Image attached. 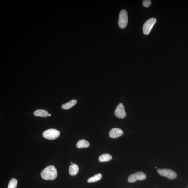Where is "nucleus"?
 I'll use <instances>...</instances> for the list:
<instances>
[{
    "mask_svg": "<svg viewBox=\"0 0 188 188\" xmlns=\"http://www.w3.org/2000/svg\"><path fill=\"white\" fill-rule=\"evenodd\" d=\"M57 171L54 165L48 166L42 170L41 173L42 177L46 180H53L57 177Z\"/></svg>",
    "mask_w": 188,
    "mask_h": 188,
    "instance_id": "f257e3e1",
    "label": "nucleus"
},
{
    "mask_svg": "<svg viewBox=\"0 0 188 188\" xmlns=\"http://www.w3.org/2000/svg\"><path fill=\"white\" fill-rule=\"evenodd\" d=\"M60 132L57 130L51 129L45 130L43 133L44 138L49 140H54L58 137Z\"/></svg>",
    "mask_w": 188,
    "mask_h": 188,
    "instance_id": "f03ea898",
    "label": "nucleus"
},
{
    "mask_svg": "<svg viewBox=\"0 0 188 188\" xmlns=\"http://www.w3.org/2000/svg\"><path fill=\"white\" fill-rule=\"evenodd\" d=\"M128 23V17L127 11L122 10L119 13L118 20V25L121 28H125Z\"/></svg>",
    "mask_w": 188,
    "mask_h": 188,
    "instance_id": "7ed1b4c3",
    "label": "nucleus"
},
{
    "mask_svg": "<svg viewBox=\"0 0 188 188\" xmlns=\"http://www.w3.org/2000/svg\"><path fill=\"white\" fill-rule=\"evenodd\" d=\"M158 173L161 176L166 177L170 180H173L177 177V174L175 172L171 169H158L157 170Z\"/></svg>",
    "mask_w": 188,
    "mask_h": 188,
    "instance_id": "20e7f679",
    "label": "nucleus"
},
{
    "mask_svg": "<svg viewBox=\"0 0 188 188\" xmlns=\"http://www.w3.org/2000/svg\"><path fill=\"white\" fill-rule=\"evenodd\" d=\"M156 22V20L154 18L150 19L146 21L143 26V34L146 35H149Z\"/></svg>",
    "mask_w": 188,
    "mask_h": 188,
    "instance_id": "39448f33",
    "label": "nucleus"
},
{
    "mask_svg": "<svg viewBox=\"0 0 188 188\" xmlns=\"http://www.w3.org/2000/svg\"><path fill=\"white\" fill-rule=\"evenodd\" d=\"M146 178V176L143 172H138L134 174H131L128 177V181L129 183H134L137 180H144Z\"/></svg>",
    "mask_w": 188,
    "mask_h": 188,
    "instance_id": "423d86ee",
    "label": "nucleus"
},
{
    "mask_svg": "<svg viewBox=\"0 0 188 188\" xmlns=\"http://www.w3.org/2000/svg\"><path fill=\"white\" fill-rule=\"evenodd\" d=\"M115 115L118 118L123 119L125 118L126 113L122 103H119L117 106L115 111Z\"/></svg>",
    "mask_w": 188,
    "mask_h": 188,
    "instance_id": "0eeeda50",
    "label": "nucleus"
},
{
    "mask_svg": "<svg viewBox=\"0 0 188 188\" xmlns=\"http://www.w3.org/2000/svg\"><path fill=\"white\" fill-rule=\"evenodd\" d=\"M123 132L122 130L117 128H113L110 130L109 136L110 138H116L122 136Z\"/></svg>",
    "mask_w": 188,
    "mask_h": 188,
    "instance_id": "6e6552de",
    "label": "nucleus"
},
{
    "mask_svg": "<svg viewBox=\"0 0 188 188\" xmlns=\"http://www.w3.org/2000/svg\"><path fill=\"white\" fill-rule=\"evenodd\" d=\"M79 170L78 166L75 164H72L69 167V173L71 176L76 175L78 173Z\"/></svg>",
    "mask_w": 188,
    "mask_h": 188,
    "instance_id": "1a4fd4ad",
    "label": "nucleus"
},
{
    "mask_svg": "<svg viewBox=\"0 0 188 188\" xmlns=\"http://www.w3.org/2000/svg\"><path fill=\"white\" fill-rule=\"evenodd\" d=\"M34 114L35 116L42 117H47L49 114L47 111L42 109L37 110L34 112Z\"/></svg>",
    "mask_w": 188,
    "mask_h": 188,
    "instance_id": "9d476101",
    "label": "nucleus"
},
{
    "mask_svg": "<svg viewBox=\"0 0 188 188\" xmlns=\"http://www.w3.org/2000/svg\"><path fill=\"white\" fill-rule=\"evenodd\" d=\"M90 146V143L87 140L82 139L77 143L76 146L78 148H87Z\"/></svg>",
    "mask_w": 188,
    "mask_h": 188,
    "instance_id": "9b49d317",
    "label": "nucleus"
},
{
    "mask_svg": "<svg viewBox=\"0 0 188 188\" xmlns=\"http://www.w3.org/2000/svg\"><path fill=\"white\" fill-rule=\"evenodd\" d=\"M76 103L77 100H75V99H73V100L70 101L69 102L63 104L62 106V108L64 109H68L71 108L73 107L76 104Z\"/></svg>",
    "mask_w": 188,
    "mask_h": 188,
    "instance_id": "f8f14e48",
    "label": "nucleus"
},
{
    "mask_svg": "<svg viewBox=\"0 0 188 188\" xmlns=\"http://www.w3.org/2000/svg\"><path fill=\"white\" fill-rule=\"evenodd\" d=\"M112 159V156L108 154H104L101 155L99 156V160L100 162H107Z\"/></svg>",
    "mask_w": 188,
    "mask_h": 188,
    "instance_id": "ddd939ff",
    "label": "nucleus"
},
{
    "mask_svg": "<svg viewBox=\"0 0 188 188\" xmlns=\"http://www.w3.org/2000/svg\"><path fill=\"white\" fill-rule=\"evenodd\" d=\"M101 178L102 174H101L99 173L88 179L87 182L89 183L96 182L100 180Z\"/></svg>",
    "mask_w": 188,
    "mask_h": 188,
    "instance_id": "4468645a",
    "label": "nucleus"
},
{
    "mask_svg": "<svg viewBox=\"0 0 188 188\" xmlns=\"http://www.w3.org/2000/svg\"><path fill=\"white\" fill-rule=\"evenodd\" d=\"M17 184V181L15 178H12L9 183L8 188H16Z\"/></svg>",
    "mask_w": 188,
    "mask_h": 188,
    "instance_id": "2eb2a0df",
    "label": "nucleus"
},
{
    "mask_svg": "<svg viewBox=\"0 0 188 188\" xmlns=\"http://www.w3.org/2000/svg\"><path fill=\"white\" fill-rule=\"evenodd\" d=\"M143 4L145 7H149L151 5V2L149 0H145L143 1Z\"/></svg>",
    "mask_w": 188,
    "mask_h": 188,
    "instance_id": "dca6fc26",
    "label": "nucleus"
},
{
    "mask_svg": "<svg viewBox=\"0 0 188 188\" xmlns=\"http://www.w3.org/2000/svg\"><path fill=\"white\" fill-rule=\"evenodd\" d=\"M51 116V114H48V116Z\"/></svg>",
    "mask_w": 188,
    "mask_h": 188,
    "instance_id": "f3484780",
    "label": "nucleus"
},
{
    "mask_svg": "<svg viewBox=\"0 0 188 188\" xmlns=\"http://www.w3.org/2000/svg\"><path fill=\"white\" fill-rule=\"evenodd\" d=\"M71 163L72 164V162H71Z\"/></svg>",
    "mask_w": 188,
    "mask_h": 188,
    "instance_id": "a211bd4d",
    "label": "nucleus"
},
{
    "mask_svg": "<svg viewBox=\"0 0 188 188\" xmlns=\"http://www.w3.org/2000/svg\"><path fill=\"white\" fill-rule=\"evenodd\" d=\"M156 169L157 168V167H156Z\"/></svg>",
    "mask_w": 188,
    "mask_h": 188,
    "instance_id": "6ab92c4d",
    "label": "nucleus"
}]
</instances>
